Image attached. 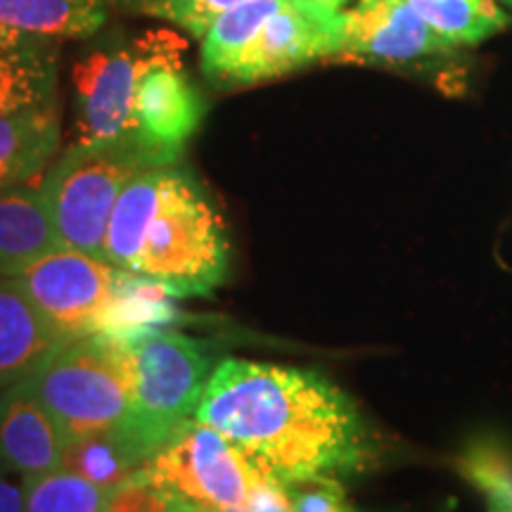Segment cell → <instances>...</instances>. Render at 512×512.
Segmentation results:
<instances>
[{"label": "cell", "instance_id": "obj_1", "mask_svg": "<svg viewBox=\"0 0 512 512\" xmlns=\"http://www.w3.org/2000/svg\"><path fill=\"white\" fill-rule=\"evenodd\" d=\"M195 418L285 484L354 475L375 458L373 432L356 403L316 370L223 358Z\"/></svg>", "mask_w": 512, "mask_h": 512}, {"label": "cell", "instance_id": "obj_2", "mask_svg": "<svg viewBox=\"0 0 512 512\" xmlns=\"http://www.w3.org/2000/svg\"><path fill=\"white\" fill-rule=\"evenodd\" d=\"M230 245L223 216L188 171L166 166L155 207L128 273L178 297H202L226 283Z\"/></svg>", "mask_w": 512, "mask_h": 512}, {"label": "cell", "instance_id": "obj_3", "mask_svg": "<svg viewBox=\"0 0 512 512\" xmlns=\"http://www.w3.org/2000/svg\"><path fill=\"white\" fill-rule=\"evenodd\" d=\"M64 441L119 432L131 411L133 354L121 332L64 342L27 377Z\"/></svg>", "mask_w": 512, "mask_h": 512}, {"label": "cell", "instance_id": "obj_4", "mask_svg": "<svg viewBox=\"0 0 512 512\" xmlns=\"http://www.w3.org/2000/svg\"><path fill=\"white\" fill-rule=\"evenodd\" d=\"M174 498L209 508L292 512L287 484L271 475L226 434L185 420L171 439L138 470Z\"/></svg>", "mask_w": 512, "mask_h": 512}, {"label": "cell", "instance_id": "obj_5", "mask_svg": "<svg viewBox=\"0 0 512 512\" xmlns=\"http://www.w3.org/2000/svg\"><path fill=\"white\" fill-rule=\"evenodd\" d=\"M159 159L136 133L102 140H76L48 171L41 190L62 247L100 256L119 195L140 171Z\"/></svg>", "mask_w": 512, "mask_h": 512}, {"label": "cell", "instance_id": "obj_6", "mask_svg": "<svg viewBox=\"0 0 512 512\" xmlns=\"http://www.w3.org/2000/svg\"><path fill=\"white\" fill-rule=\"evenodd\" d=\"M133 354L131 411L119 434L147 463L185 420L195 418L209 382L202 342L183 332L145 328L126 332Z\"/></svg>", "mask_w": 512, "mask_h": 512}, {"label": "cell", "instance_id": "obj_7", "mask_svg": "<svg viewBox=\"0 0 512 512\" xmlns=\"http://www.w3.org/2000/svg\"><path fill=\"white\" fill-rule=\"evenodd\" d=\"M19 285L64 342L117 332L131 273L100 256L57 247L19 275Z\"/></svg>", "mask_w": 512, "mask_h": 512}, {"label": "cell", "instance_id": "obj_8", "mask_svg": "<svg viewBox=\"0 0 512 512\" xmlns=\"http://www.w3.org/2000/svg\"><path fill=\"white\" fill-rule=\"evenodd\" d=\"M344 43V12L323 0H280L219 81L259 83L306 64L337 57Z\"/></svg>", "mask_w": 512, "mask_h": 512}, {"label": "cell", "instance_id": "obj_9", "mask_svg": "<svg viewBox=\"0 0 512 512\" xmlns=\"http://www.w3.org/2000/svg\"><path fill=\"white\" fill-rule=\"evenodd\" d=\"M174 34L152 31L124 43L88 53L74 67L79 140L119 138L133 133V100L140 74L159 57L181 53Z\"/></svg>", "mask_w": 512, "mask_h": 512}, {"label": "cell", "instance_id": "obj_10", "mask_svg": "<svg viewBox=\"0 0 512 512\" xmlns=\"http://www.w3.org/2000/svg\"><path fill=\"white\" fill-rule=\"evenodd\" d=\"M202 117V98L181 69V53L159 57L140 74L133 100V133L159 164L174 166L181 159Z\"/></svg>", "mask_w": 512, "mask_h": 512}, {"label": "cell", "instance_id": "obj_11", "mask_svg": "<svg viewBox=\"0 0 512 512\" xmlns=\"http://www.w3.org/2000/svg\"><path fill=\"white\" fill-rule=\"evenodd\" d=\"M451 48L408 0H358L344 12V43L337 60L408 64Z\"/></svg>", "mask_w": 512, "mask_h": 512}, {"label": "cell", "instance_id": "obj_12", "mask_svg": "<svg viewBox=\"0 0 512 512\" xmlns=\"http://www.w3.org/2000/svg\"><path fill=\"white\" fill-rule=\"evenodd\" d=\"M64 434L27 380L0 392V458L19 475L38 477L60 470Z\"/></svg>", "mask_w": 512, "mask_h": 512}, {"label": "cell", "instance_id": "obj_13", "mask_svg": "<svg viewBox=\"0 0 512 512\" xmlns=\"http://www.w3.org/2000/svg\"><path fill=\"white\" fill-rule=\"evenodd\" d=\"M60 344L19 280L0 278V392L27 380Z\"/></svg>", "mask_w": 512, "mask_h": 512}, {"label": "cell", "instance_id": "obj_14", "mask_svg": "<svg viewBox=\"0 0 512 512\" xmlns=\"http://www.w3.org/2000/svg\"><path fill=\"white\" fill-rule=\"evenodd\" d=\"M57 247L62 245L41 188L0 192V278H19Z\"/></svg>", "mask_w": 512, "mask_h": 512}, {"label": "cell", "instance_id": "obj_15", "mask_svg": "<svg viewBox=\"0 0 512 512\" xmlns=\"http://www.w3.org/2000/svg\"><path fill=\"white\" fill-rule=\"evenodd\" d=\"M60 147L55 102L0 117V192L29 185Z\"/></svg>", "mask_w": 512, "mask_h": 512}, {"label": "cell", "instance_id": "obj_16", "mask_svg": "<svg viewBox=\"0 0 512 512\" xmlns=\"http://www.w3.org/2000/svg\"><path fill=\"white\" fill-rule=\"evenodd\" d=\"M57 53L50 38H34L0 55V117L55 102Z\"/></svg>", "mask_w": 512, "mask_h": 512}, {"label": "cell", "instance_id": "obj_17", "mask_svg": "<svg viewBox=\"0 0 512 512\" xmlns=\"http://www.w3.org/2000/svg\"><path fill=\"white\" fill-rule=\"evenodd\" d=\"M112 0H0V22L43 38L91 36L107 22Z\"/></svg>", "mask_w": 512, "mask_h": 512}, {"label": "cell", "instance_id": "obj_18", "mask_svg": "<svg viewBox=\"0 0 512 512\" xmlns=\"http://www.w3.org/2000/svg\"><path fill=\"white\" fill-rule=\"evenodd\" d=\"M444 41L475 46L508 29L510 15L496 0H408Z\"/></svg>", "mask_w": 512, "mask_h": 512}, {"label": "cell", "instance_id": "obj_19", "mask_svg": "<svg viewBox=\"0 0 512 512\" xmlns=\"http://www.w3.org/2000/svg\"><path fill=\"white\" fill-rule=\"evenodd\" d=\"M143 465V458L119 432H102L69 441L62 456V470L74 472L105 491L131 482Z\"/></svg>", "mask_w": 512, "mask_h": 512}, {"label": "cell", "instance_id": "obj_20", "mask_svg": "<svg viewBox=\"0 0 512 512\" xmlns=\"http://www.w3.org/2000/svg\"><path fill=\"white\" fill-rule=\"evenodd\" d=\"M110 494L60 467L46 475L24 477V512H107Z\"/></svg>", "mask_w": 512, "mask_h": 512}, {"label": "cell", "instance_id": "obj_21", "mask_svg": "<svg viewBox=\"0 0 512 512\" xmlns=\"http://www.w3.org/2000/svg\"><path fill=\"white\" fill-rule=\"evenodd\" d=\"M458 470L467 482L477 486L486 503H498L512 510V456L491 439H477L458 458Z\"/></svg>", "mask_w": 512, "mask_h": 512}, {"label": "cell", "instance_id": "obj_22", "mask_svg": "<svg viewBox=\"0 0 512 512\" xmlns=\"http://www.w3.org/2000/svg\"><path fill=\"white\" fill-rule=\"evenodd\" d=\"M240 3H247V0H159V3L147 5L145 12H150L152 17L169 19L178 27L188 29L192 36L202 38L207 34L209 24L221 12L235 8Z\"/></svg>", "mask_w": 512, "mask_h": 512}, {"label": "cell", "instance_id": "obj_23", "mask_svg": "<svg viewBox=\"0 0 512 512\" xmlns=\"http://www.w3.org/2000/svg\"><path fill=\"white\" fill-rule=\"evenodd\" d=\"M292 512H356L337 477H311L287 484Z\"/></svg>", "mask_w": 512, "mask_h": 512}, {"label": "cell", "instance_id": "obj_24", "mask_svg": "<svg viewBox=\"0 0 512 512\" xmlns=\"http://www.w3.org/2000/svg\"><path fill=\"white\" fill-rule=\"evenodd\" d=\"M176 498L145 477H133L110 494L107 512H171Z\"/></svg>", "mask_w": 512, "mask_h": 512}, {"label": "cell", "instance_id": "obj_25", "mask_svg": "<svg viewBox=\"0 0 512 512\" xmlns=\"http://www.w3.org/2000/svg\"><path fill=\"white\" fill-rule=\"evenodd\" d=\"M0 512H24V475L0 458Z\"/></svg>", "mask_w": 512, "mask_h": 512}, {"label": "cell", "instance_id": "obj_26", "mask_svg": "<svg viewBox=\"0 0 512 512\" xmlns=\"http://www.w3.org/2000/svg\"><path fill=\"white\" fill-rule=\"evenodd\" d=\"M34 38H43V36H31L27 31H19L15 27H8V24L0 22V55L8 53L12 48L24 46V43L34 41Z\"/></svg>", "mask_w": 512, "mask_h": 512}, {"label": "cell", "instance_id": "obj_27", "mask_svg": "<svg viewBox=\"0 0 512 512\" xmlns=\"http://www.w3.org/2000/svg\"><path fill=\"white\" fill-rule=\"evenodd\" d=\"M171 512H252V510H245V508H209V505H197V503L181 501V498H176Z\"/></svg>", "mask_w": 512, "mask_h": 512}, {"label": "cell", "instance_id": "obj_28", "mask_svg": "<svg viewBox=\"0 0 512 512\" xmlns=\"http://www.w3.org/2000/svg\"><path fill=\"white\" fill-rule=\"evenodd\" d=\"M489 512H512L510 508H505V505H498V503H489Z\"/></svg>", "mask_w": 512, "mask_h": 512}, {"label": "cell", "instance_id": "obj_29", "mask_svg": "<svg viewBox=\"0 0 512 512\" xmlns=\"http://www.w3.org/2000/svg\"><path fill=\"white\" fill-rule=\"evenodd\" d=\"M126 3H138L140 8H147V5H152V3H159V0H126Z\"/></svg>", "mask_w": 512, "mask_h": 512}, {"label": "cell", "instance_id": "obj_30", "mask_svg": "<svg viewBox=\"0 0 512 512\" xmlns=\"http://www.w3.org/2000/svg\"><path fill=\"white\" fill-rule=\"evenodd\" d=\"M323 3L335 5V8H342V5H344V3H349V0H323Z\"/></svg>", "mask_w": 512, "mask_h": 512}, {"label": "cell", "instance_id": "obj_31", "mask_svg": "<svg viewBox=\"0 0 512 512\" xmlns=\"http://www.w3.org/2000/svg\"><path fill=\"white\" fill-rule=\"evenodd\" d=\"M503 3H512V0H503Z\"/></svg>", "mask_w": 512, "mask_h": 512}]
</instances>
